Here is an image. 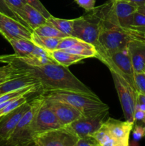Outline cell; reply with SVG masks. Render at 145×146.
Here are the masks:
<instances>
[{"label":"cell","instance_id":"6da1fadb","mask_svg":"<svg viewBox=\"0 0 145 146\" xmlns=\"http://www.w3.org/2000/svg\"><path fill=\"white\" fill-rule=\"evenodd\" d=\"M0 63L6 64L24 76L38 80L43 91H71L95 96L82 81H80L68 67L51 63L42 66H30L16 58L15 54L0 56Z\"/></svg>","mask_w":145,"mask_h":146},{"label":"cell","instance_id":"7a4b0ae2","mask_svg":"<svg viewBox=\"0 0 145 146\" xmlns=\"http://www.w3.org/2000/svg\"><path fill=\"white\" fill-rule=\"evenodd\" d=\"M94 11L99 17L101 23L98 45L96 47L98 59L100 60L102 57L116 51L126 49L128 43L132 38H144V36L139 32L125 29L107 19L102 14L100 6L95 7Z\"/></svg>","mask_w":145,"mask_h":146},{"label":"cell","instance_id":"3957f363","mask_svg":"<svg viewBox=\"0 0 145 146\" xmlns=\"http://www.w3.org/2000/svg\"><path fill=\"white\" fill-rule=\"evenodd\" d=\"M42 95L45 99L67 103L80 111L82 115H89L109 109V106L102 102L97 95L71 91H43Z\"/></svg>","mask_w":145,"mask_h":146},{"label":"cell","instance_id":"277c9868","mask_svg":"<svg viewBox=\"0 0 145 146\" xmlns=\"http://www.w3.org/2000/svg\"><path fill=\"white\" fill-rule=\"evenodd\" d=\"M44 100L41 94L31 101V107L23 115L8 139L14 146H28L34 143L32 124Z\"/></svg>","mask_w":145,"mask_h":146},{"label":"cell","instance_id":"5b68a950","mask_svg":"<svg viewBox=\"0 0 145 146\" xmlns=\"http://www.w3.org/2000/svg\"><path fill=\"white\" fill-rule=\"evenodd\" d=\"M101 29V23L94 9L78 18L74 19L73 36L96 47Z\"/></svg>","mask_w":145,"mask_h":146},{"label":"cell","instance_id":"8992f818","mask_svg":"<svg viewBox=\"0 0 145 146\" xmlns=\"http://www.w3.org/2000/svg\"><path fill=\"white\" fill-rule=\"evenodd\" d=\"M110 72L125 119L134 123V115L136 110L137 91L119 74L112 71Z\"/></svg>","mask_w":145,"mask_h":146},{"label":"cell","instance_id":"52a82bcc","mask_svg":"<svg viewBox=\"0 0 145 146\" xmlns=\"http://www.w3.org/2000/svg\"><path fill=\"white\" fill-rule=\"evenodd\" d=\"M109 115V109L98 111L89 115H82L80 118L66 125L67 128L79 138L91 137L100 129Z\"/></svg>","mask_w":145,"mask_h":146},{"label":"cell","instance_id":"ba28073f","mask_svg":"<svg viewBox=\"0 0 145 146\" xmlns=\"http://www.w3.org/2000/svg\"><path fill=\"white\" fill-rule=\"evenodd\" d=\"M100 61L106 65L109 71H115L121 76L136 91L134 83V71L127 48L102 57Z\"/></svg>","mask_w":145,"mask_h":146},{"label":"cell","instance_id":"9c48e42d","mask_svg":"<svg viewBox=\"0 0 145 146\" xmlns=\"http://www.w3.org/2000/svg\"><path fill=\"white\" fill-rule=\"evenodd\" d=\"M78 138L66 127L36 134L33 141L37 146H76Z\"/></svg>","mask_w":145,"mask_h":146},{"label":"cell","instance_id":"30bf717a","mask_svg":"<svg viewBox=\"0 0 145 146\" xmlns=\"http://www.w3.org/2000/svg\"><path fill=\"white\" fill-rule=\"evenodd\" d=\"M33 31L18 20L0 12V34L7 41L14 38L31 40Z\"/></svg>","mask_w":145,"mask_h":146},{"label":"cell","instance_id":"8fae6325","mask_svg":"<svg viewBox=\"0 0 145 146\" xmlns=\"http://www.w3.org/2000/svg\"><path fill=\"white\" fill-rule=\"evenodd\" d=\"M61 127H63L62 125L57 116L44 98L33 122V135Z\"/></svg>","mask_w":145,"mask_h":146},{"label":"cell","instance_id":"7c38bea8","mask_svg":"<svg viewBox=\"0 0 145 146\" xmlns=\"http://www.w3.org/2000/svg\"><path fill=\"white\" fill-rule=\"evenodd\" d=\"M57 49L64 50L85 58H97L98 56V51L93 45L74 36H66L61 38Z\"/></svg>","mask_w":145,"mask_h":146},{"label":"cell","instance_id":"4fadbf2b","mask_svg":"<svg viewBox=\"0 0 145 146\" xmlns=\"http://www.w3.org/2000/svg\"><path fill=\"white\" fill-rule=\"evenodd\" d=\"M134 125V123L122 121L109 117L103 123L104 126L117 141L118 146H129V136Z\"/></svg>","mask_w":145,"mask_h":146},{"label":"cell","instance_id":"5bb4252c","mask_svg":"<svg viewBox=\"0 0 145 146\" xmlns=\"http://www.w3.org/2000/svg\"><path fill=\"white\" fill-rule=\"evenodd\" d=\"M31 107V102H26L11 112L0 117V138L8 140L23 115Z\"/></svg>","mask_w":145,"mask_h":146},{"label":"cell","instance_id":"9a60e30c","mask_svg":"<svg viewBox=\"0 0 145 146\" xmlns=\"http://www.w3.org/2000/svg\"><path fill=\"white\" fill-rule=\"evenodd\" d=\"M45 100L63 127L69 125L82 115L80 111L67 103L53 100Z\"/></svg>","mask_w":145,"mask_h":146},{"label":"cell","instance_id":"2e32d148","mask_svg":"<svg viewBox=\"0 0 145 146\" xmlns=\"http://www.w3.org/2000/svg\"><path fill=\"white\" fill-rule=\"evenodd\" d=\"M127 51L134 73L145 71V39L134 38L127 44Z\"/></svg>","mask_w":145,"mask_h":146},{"label":"cell","instance_id":"e0dca14e","mask_svg":"<svg viewBox=\"0 0 145 146\" xmlns=\"http://www.w3.org/2000/svg\"><path fill=\"white\" fill-rule=\"evenodd\" d=\"M18 17L24 25L32 31L36 27L47 22V19L41 12L27 3L18 12Z\"/></svg>","mask_w":145,"mask_h":146},{"label":"cell","instance_id":"ac0fdd59","mask_svg":"<svg viewBox=\"0 0 145 146\" xmlns=\"http://www.w3.org/2000/svg\"><path fill=\"white\" fill-rule=\"evenodd\" d=\"M33 85H41V84L38 80L28 76L12 78L0 84V96Z\"/></svg>","mask_w":145,"mask_h":146},{"label":"cell","instance_id":"d6986e66","mask_svg":"<svg viewBox=\"0 0 145 146\" xmlns=\"http://www.w3.org/2000/svg\"><path fill=\"white\" fill-rule=\"evenodd\" d=\"M50 58L55 61L57 64H61L64 66L68 67L72 64H77L82 60L85 59V57L76 55L72 53L68 52L64 50L55 49L48 51Z\"/></svg>","mask_w":145,"mask_h":146},{"label":"cell","instance_id":"ffe728a7","mask_svg":"<svg viewBox=\"0 0 145 146\" xmlns=\"http://www.w3.org/2000/svg\"><path fill=\"white\" fill-rule=\"evenodd\" d=\"M18 57L29 56L34 53L36 45L31 40L26 38H14L9 41Z\"/></svg>","mask_w":145,"mask_h":146},{"label":"cell","instance_id":"44dd1931","mask_svg":"<svg viewBox=\"0 0 145 146\" xmlns=\"http://www.w3.org/2000/svg\"><path fill=\"white\" fill-rule=\"evenodd\" d=\"M47 22L49 23L55 28L59 30L68 36H73V19H59L51 16L47 19Z\"/></svg>","mask_w":145,"mask_h":146},{"label":"cell","instance_id":"7402d4cb","mask_svg":"<svg viewBox=\"0 0 145 146\" xmlns=\"http://www.w3.org/2000/svg\"><path fill=\"white\" fill-rule=\"evenodd\" d=\"M61 38H52V37H45L38 36L32 33L31 41L36 46L44 48L47 51H53L57 49L58 44L61 41Z\"/></svg>","mask_w":145,"mask_h":146},{"label":"cell","instance_id":"603a6c76","mask_svg":"<svg viewBox=\"0 0 145 146\" xmlns=\"http://www.w3.org/2000/svg\"><path fill=\"white\" fill-rule=\"evenodd\" d=\"M91 137L99 146H118L115 138L110 135L103 125L98 131L92 134Z\"/></svg>","mask_w":145,"mask_h":146},{"label":"cell","instance_id":"cb8c5ba5","mask_svg":"<svg viewBox=\"0 0 145 146\" xmlns=\"http://www.w3.org/2000/svg\"><path fill=\"white\" fill-rule=\"evenodd\" d=\"M33 32L37 35L41 36L52 37V38H62L68 36L48 22L34 29L33 30Z\"/></svg>","mask_w":145,"mask_h":146},{"label":"cell","instance_id":"d4e9b609","mask_svg":"<svg viewBox=\"0 0 145 146\" xmlns=\"http://www.w3.org/2000/svg\"><path fill=\"white\" fill-rule=\"evenodd\" d=\"M18 60L30 66H42L51 63H56L49 56H40L31 55L26 57H18Z\"/></svg>","mask_w":145,"mask_h":146},{"label":"cell","instance_id":"484cf974","mask_svg":"<svg viewBox=\"0 0 145 146\" xmlns=\"http://www.w3.org/2000/svg\"><path fill=\"white\" fill-rule=\"evenodd\" d=\"M132 30L137 31L144 36L145 33V14L136 11L134 14Z\"/></svg>","mask_w":145,"mask_h":146},{"label":"cell","instance_id":"4316f807","mask_svg":"<svg viewBox=\"0 0 145 146\" xmlns=\"http://www.w3.org/2000/svg\"><path fill=\"white\" fill-rule=\"evenodd\" d=\"M27 96H18L16 98H14L9 104H7L3 109L0 111V117L3 116V115H6L8 113L11 112V111L16 108L17 107L20 106L21 105L24 104V103L27 102Z\"/></svg>","mask_w":145,"mask_h":146},{"label":"cell","instance_id":"83f0119b","mask_svg":"<svg viewBox=\"0 0 145 146\" xmlns=\"http://www.w3.org/2000/svg\"><path fill=\"white\" fill-rule=\"evenodd\" d=\"M4 1H5L7 5L9 7V8L16 14L17 17H18V12L22 9L24 5L26 4V1L25 0H4ZM18 19H19V18H18ZM20 21H21V20H20Z\"/></svg>","mask_w":145,"mask_h":146},{"label":"cell","instance_id":"f1b7e54d","mask_svg":"<svg viewBox=\"0 0 145 146\" xmlns=\"http://www.w3.org/2000/svg\"><path fill=\"white\" fill-rule=\"evenodd\" d=\"M134 83L137 92L145 95V73H134Z\"/></svg>","mask_w":145,"mask_h":146},{"label":"cell","instance_id":"f546056e","mask_svg":"<svg viewBox=\"0 0 145 146\" xmlns=\"http://www.w3.org/2000/svg\"><path fill=\"white\" fill-rule=\"evenodd\" d=\"M25 1H26L27 4L35 8L39 12H41L46 19L50 18L52 16L51 13L47 10V9L44 7V4L41 2L40 0H25Z\"/></svg>","mask_w":145,"mask_h":146},{"label":"cell","instance_id":"4dcf8cb0","mask_svg":"<svg viewBox=\"0 0 145 146\" xmlns=\"http://www.w3.org/2000/svg\"><path fill=\"white\" fill-rule=\"evenodd\" d=\"M132 134H133L134 140L136 141H139V140L145 137V126L135 125L134 128L132 129Z\"/></svg>","mask_w":145,"mask_h":146},{"label":"cell","instance_id":"1f68e13d","mask_svg":"<svg viewBox=\"0 0 145 146\" xmlns=\"http://www.w3.org/2000/svg\"><path fill=\"white\" fill-rule=\"evenodd\" d=\"M78 5L86 11H90L95 8L96 0H74Z\"/></svg>","mask_w":145,"mask_h":146},{"label":"cell","instance_id":"d6a6232c","mask_svg":"<svg viewBox=\"0 0 145 146\" xmlns=\"http://www.w3.org/2000/svg\"><path fill=\"white\" fill-rule=\"evenodd\" d=\"M0 12L4 13V14H7V15L9 16V17L14 18L15 19L20 21V20L18 19V17L16 16V14L9 8V7L7 5V4H6L4 0H0ZM20 22H21V21H20Z\"/></svg>","mask_w":145,"mask_h":146},{"label":"cell","instance_id":"836d02e7","mask_svg":"<svg viewBox=\"0 0 145 146\" xmlns=\"http://www.w3.org/2000/svg\"><path fill=\"white\" fill-rule=\"evenodd\" d=\"M76 146H99L92 139V137L79 138L76 143Z\"/></svg>","mask_w":145,"mask_h":146},{"label":"cell","instance_id":"e575fe53","mask_svg":"<svg viewBox=\"0 0 145 146\" xmlns=\"http://www.w3.org/2000/svg\"><path fill=\"white\" fill-rule=\"evenodd\" d=\"M145 116V111H142V110L139 109H136L135 110L134 115V121H142L143 120V118Z\"/></svg>","mask_w":145,"mask_h":146},{"label":"cell","instance_id":"d590c367","mask_svg":"<svg viewBox=\"0 0 145 146\" xmlns=\"http://www.w3.org/2000/svg\"><path fill=\"white\" fill-rule=\"evenodd\" d=\"M136 102L140 103V104H144L145 106V95L141 94V93L137 92V99Z\"/></svg>","mask_w":145,"mask_h":146},{"label":"cell","instance_id":"8d00e7d4","mask_svg":"<svg viewBox=\"0 0 145 146\" xmlns=\"http://www.w3.org/2000/svg\"><path fill=\"white\" fill-rule=\"evenodd\" d=\"M129 1L133 4H134L135 5L137 6L138 7H141V6H143L145 4V0H129Z\"/></svg>","mask_w":145,"mask_h":146},{"label":"cell","instance_id":"74e56055","mask_svg":"<svg viewBox=\"0 0 145 146\" xmlns=\"http://www.w3.org/2000/svg\"><path fill=\"white\" fill-rule=\"evenodd\" d=\"M0 146H14L8 140H4L0 138Z\"/></svg>","mask_w":145,"mask_h":146},{"label":"cell","instance_id":"f35d334b","mask_svg":"<svg viewBox=\"0 0 145 146\" xmlns=\"http://www.w3.org/2000/svg\"><path fill=\"white\" fill-rule=\"evenodd\" d=\"M137 11L142 13V14H145V4L143 6H141V7H139L137 9Z\"/></svg>","mask_w":145,"mask_h":146},{"label":"cell","instance_id":"ab89813d","mask_svg":"<svg viewBox=\"0 0 145 146\" xmlns=\"http://www.w3.org/2000/svg\"><path fill=\"white\" fill-rule=\"evenodd\" d=\"M142 123H143L145 125V116H144V118H143V120H142Z\"/></svg>","mask_w":145,"mask_h":146},{"label":"cell","instance_id":"60d3db41","mask_svg":"<svg viewBox=\"0 0 145 146\" xmlns=\"http://www.w3.org/2000/svg\"><path fill=\"white\" fill-rule=\"evenodd\" d=\"M117 1H129V0H117Z\"/></svg>","mask_w":145,"mask_h":146},{"label":"cell","instance_id":"b9f144b4","mask_svg":"<svg viewBox=\"0 0 145 146\" xmlns=\"http://www.w3.org/2000/svg\"><path fill=\"white\" fill-rule=\"evenodd\" d=\"M29 146H37V145H35V144H34V143H33V144H31V145H29Z\"/></svg>","mask_w":145,"mask_h":146},{"label":"cell","instance_id":"7bdbcfd3","mask_svg":"<svg viewBox=\"0 0 145 146\" xmlns=\"http://www.w3.org/2000/svg\"><path fill=\"white\" fill-rule=\"evenodd\" d=\"M144 38H145V33H144Z\"/></svg>","mask_w":145,"mask_h":146},{"label":"cell","instance_id":"ee69618b","mask_svg":"<svg viewBox=\"0 0 145 146\" xmlns=\"http://www.w3.org/2000/svg\"><path fill=\"white\" fill-rule=\"evenodd\" d=\"M144 73H145V71H144Z\"/></svg>","mask_w":145,"mask_h":146}]
</instances>
